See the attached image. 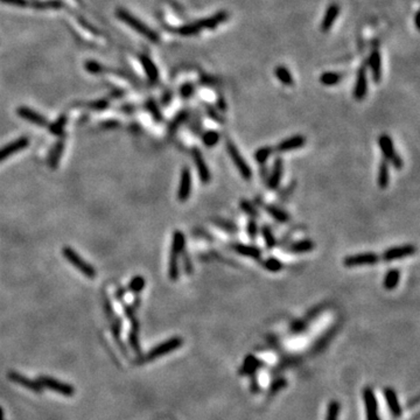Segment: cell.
Listing matches in <instances>:
<instances>
[{"mask_svg": "<svg viewBox=\"0 0 420 420\" xmlns=\"http://www.w3.org/2000/svg\"><path fill=\"white\" fill-rule=\"evenodd\" d=\"M186 250V236L180 230H175L172 237V248L168 261V277L172 281L180 278V260L182 252Z\"/></svg>", "mask_w": 420, "mask_h": 420, "instance_id": "cell-1", "label": "cell"}, {"mask_svg": "<svg viewBox=\"0 0 420 420\" xmlns=\"http://www.w3.org/2000/svg\"><path fill=\"white\" fill-rule=\"evenodd\" d=\"M273 154H275V148H273L272 146L266 145L257 148L256 152L253 153V158L254 161H256L258 165H264L269 161V159L272 157Z\"/></svg>", "mask_w": 420, "mask_h": 420, "instance_id": "cell-30", "label": "cell"}, {"mask_svg": "<svg viewBox=\"0 0 420 420\" xmlns=\"http://www.w3.org/2000/svg\"><path fill=\"white\" fill-rule=\"evenodd\" d=\"M295 188H297V181L295 180H292V181H289L287 185H286L284 188H281L278 193V201L281 202V203H284L288 200L289 197H291V195L293 194Z\"/></svg>", "mask_w": 420, "mask_h": 420, "instance_id": "cell-40", "label": "cell"}, {"mask_svg": "<svg viewBox=\"0 0 420 420\" xmlns=\"http://www.w3.org/2000/svg\"><path fill=\"white\" fill-rule=\"evenodd\" d=\"M225 149L228 152L230 159H231L232 164L235 165L236 169L238 170L239 175L243 177V180L245 181H250L253 176V172H252L250 165L248 164V161L245 160V158L243 157V154L239 151L237 145L232 141L231 139L225 140Z\"/></svg>", "mask_w": 420, "mask_h": 420, "instance_id": "cell-2", "label": "cell"}, {"mask_svg": "<svg viewBox=\"0 0 420 420\" xmlns=\"http://www.w3.org/2000/svg\"><path fill=\"white\" fill-rule=\"evenodd\" d=\"M378 147L381 149L383 158L391 164L392 166L396 168L397 170H400L404 167L403 158L397 153L396 148H394L393 140L387 133H383L378 137Z\"/></svg>", "mask_w": 420, "mask_h": 420, "instance_id": "cell-3", "label": "cell"}, {"mask_svg": "<svg viewBox=\"0 0 420 420\" xmlns=\"http://www.w3.org/2000/svg\"><path fill=\"white\" fill-rule=\"evenodd\" d=\"M381 261V257L375 252H361V253L350 254L343 258V265L345 267H360L372 266Z\"/></svg>", "mask_w": 420, "mask_h": 420, "instance_id": "cell-6", "label": "cell"}, {"mask_svg": "<svg viewBox=\"0 0 420 420\" xmlns=\"http://www.w3.org/2000/svg\"><path fill=\"white\" fill-rule=\"evenodd\" d=\"M8 378H11L12 381L17 383V384H20V385H23V387H25V388L29 389V390L36 392V393H41L42 385L40 384L39 382L30 381V379L26 378V377H25V376L20 375V373L13 372V371L8 373Z\"/></svg>", "mask_w": 420, "mask_h": 420, "instance_id": "cell-23", "label": "cell"}, {"mask_svg": "<svg viewBox=\"0 0 420 420\" xmlns=\"http://www.w3.org/2000/svg\"><path fill=\"white\" fill-rule=\"evenodd\" d=\"M366 93H368V69H366V65L362 64L357 71L353 96L357 101H362L366 97Z\"/></svg>", "mask_w": 420, "mask_h": 420, "instance_id": "cell-13", "label": "cell"}, {"mask_svg": "<svg viewBox=\"0 0 420 420\" xmlns=\"http://www.w3.org/2000/svg\"><path fill=\"white\" fill-rule=\"evenodd\" d=\"M62 254H63V257L69 261L71 265L76 267L81 273H83V275L88 277V278H95L96 275H97L95 267L89 265V264L71 248L65 247L62 249Z\"/></svg>", "mask_w": 420, "mask_h": 420, "instance_id": "cell-5", "label": "cell"}, {"mask_svg": "<svg viewBox=\"0 0 420 420\" xmlns=\"http://www.w3.org/2000/svg\"><path fill=\"white\" fill-rule=\"evenodd\" d=\"M210 221L214 226H216V228L220 229L221 231L229 233V235H236V233L239 232V228L237 224L228 219H223V217L216 216V217H213Z\"/></svg>", "mask_w": 420, "mask_h": 420, "instance_id": "cell-22", "label": "cell"}, {"mask_svg": "<svg viewBox=\"0 0 420 420\" xmlns=\"http://www.w3.org/2000/svg\"><path fill=\"white\" fill-rule=\"evenodd\" d=\"M0 420H4L2 419V410L1 409H0Z\"/></svg>", "mask_w": 420, "mask_h": 420, "instance_id": "cell-59", "label": "cell"}, {"mask_svg": "<svg viewBox=\"0 0 420 420\" xmlns=\"http://www.w3.org/2000/svg\"><path fill=\"white\" fill-rule=\"evenodd\" d=\"M63 149H64V142L61 140V141L56 142L54 147H53V149L51 151V153H49L48 164L53 169H55V168L57 167L58 163H60V159H61L62 153H63Z\"/></svg>", "mask_w": 420, "mask_h": 420, "instance_id": "cell-34", "label": "cell"}, {"mask_svg": "<svg viewBox=\"0 0 420 420\" xmlns=\"http://www.w3.org/2000/svg\"><path fill=\"white\" fill-rule=\"evenodd\" d=\"M315 249V243L310 238H303L299 241L289 242L284 248L287 253L291 254H304L313 251Z\"/></svg>", "mask_w": 420, "mask_h": 420, "instance_id": "cell-16", "label": "cell"}, {"mask_svg": "<svg viewBox=\"0 0 420 420\" xmlns=\"http://www.w3.org/2000/svg\"><path fill=\"white\" fill-rule=\"evenodd\" d=\"M28 145H29V139L26 138V137H23V138H19L14 140V141L9 142L4 147H1L0 148V163L5 161L8 157L17 153V152L23 151Z\"/></svg>", "mask_w": 420, "mask_h": 420, "instance_id": "cell-18", "label": "cell"}, {"mask_svg": "<svg viewBox=\"0 0 420 420\" xmlns=\"http://www.w3.org/2000/svg\"><path fill=\"white\" fill-rule=\"evenodd\" d=\"M146 285L145 278L141 276H137L130 281L129 284V289L131 292H133V293H140V292L142 291Z\"/></svg>", "mask_w": 420, "mask_h": 420, "instance_id": "cell-43", "label": "cell"}, {"mask_svg": "<svg viewBox=\"0 0 420 420\" xmlns=\"http://www.w3.org/2000/svg\"><path fill=\"white\" fill-rule=\"evenodd\" d=\"M400 277V270L397 269V267H392V269L388 270V272L384 276V279H383V287L387 291H393L399 285Z\"/></svg>", "mask_w": 420, "mask_h": 420, "instance_id": "cell-24", "label": "cell"}, {"mask_svg": "<svg viewBox=\"0 0 420 420\" xmlns=\"http://www.w3.org/2000/svg\"><path fill=\"white\" fill-rule=\"evenodd\" d=\"M189 116H191V112H189V110L180 111L179 113L173 118L172 121L169 123V125H168V132L175 133L176 131L183 125V124H186L187 121H188Z\"/></svg>", "mask_w": 420, "mask_h": 420, "instance_id": "cell-29", "label": "cell"}, {"mask_svg": "<svg viewBox=\"0 0 420 420\" xmlns=\"http://www.w3.org/2000/svg\"><path fill=\"white\" fill-rule=\"evenodd\" d=\"M201 140L202 144L204 147L207 148H213L220 142L221 140V133L217 130H207L202 131L201 133Z\"/></svg>", "mask_w": 420, "mask_h": 420, "instance_id": "cell-26", "label": "cell"}, {"mask_svg": "<svg viewBox=\"0 0 420 420\" xmlns=\"http://www.w3.org/2000/svg\"><path fill=\"white\" fill-rule=\"evenodd\" d=\"M34 7L41 8V9L60 8V7H62V2L58 1V0H48V1L35 2V4H34Z\"/></svg>", "mask_w": 420, "mask_h": 420, "instance_id": "cell-47", "label": "cell"}, {"mask_svg": "<svg viewBox=\"0 0 420 420\" xmlns=\"http://www.w3.org/2000/svg\"><path fill=\"white\" fill-rule=\"evenodd\" d=\"M368 65L370 71H371L373 82L379 83V81L382 79V57L377 48H373L371 53H370Z\"/></svg>", "mask_w": 420, "mask_h": 420, "instance_id": "cell-19", "label": "cell"}, {"mask_svg": "<svg viewBox=\"0 0 420 420\" xmlns=\"http://www.w3.org/2000/svg\"><path fill=\"white\" fill-rule=\"evenodd\" d=\"M385 396H387L388 404H389V406H390L391 412L393 413V415L396 417L399 416L400 415V406H399V403H398V400H397V396H396V393H394V391L391 390V389H387V390H385Z\"/></svg>", "mask_w": 420, "mask_h": 420, "instance_id": "cell-39", "label": "cell"}, {"mask_svg": "<svg viewBox=\"0 0 420 420\" xmlns=\"http://www.w3.org/2000/svg\"><path fill=\"white\" fill-rule=\"evenodd\" d=\"M86 69H88L90 73H101V71H103V67L98 63H96V62H88V63H86Z\"/></svg>", "mask_w": 420, "mask_h": 420, "instance_id": "cell-51", "label": "cell"}, {"mask_svg": "<svg viewBox=\"0 0 420 420\" xmlns=\"http://www.w3.org/2000/svg\"><path fill=\"white\" fill-rule=\"evenodd\" d=\"M247 233L251 241H256L258 235H259V226H258L257 221L254 219H249L247 223Z\"/></svg>", "mask_w": 420, "mask_h": 420, "instance_id": "cell-44", "label": "cell"}, {"mask_svg": "<svg viewBox=\"0 0 420 420\" xmlns=\"http://www.w3.org/2000/svg\"><path fill=\"white\" fill-rule=\"evenodd\" d=\"M364 398H365L366 410H368V420H378L377 404H376L375 396H373L372 391L370 389H365Z\"/></svg>", "mask_w": 420, "mask_h": 420, "instance_id": "cell-27", "label": "cell"}, {"mask_svg": "<svg viewBox=\"0 0 420 420\" xmlns=\"http://www.w3.org/2000/svg\"><path fill=\"white\" fill-rule=\"evenodd\" d=\"M306 137L303 135H294L292 137H288L281 141H279L275 147V153L278 154H284L288 153V152L297 151V149L304 147L306 145Z\"/></svg>", "mask_w": 420, "mask_h": 420, "instance_id": "cell-12", "label": "cell"}, {"mask_svg": "<svg viewBox=\"0 0 420 420\" xmlns=\"http://www.w3.org/2000/svg\"><path fill=\"white\" fill-rule=\"evenodd\" d=\"M188 121H191L189 123V129L193 133H194L195 136H200L202 133V131H203V125H202V118H201V113L198 111H196L195 114H193L191 117L189 116Z\"/></svg>", "mask_w": 420, "mask_h": 420, "instance_id": "cell-38", "label": "cell"}, {"mask_svg": "<svg viewBox=\"0 0 420 420\" xmlns=\"http://www.w3.org/2000/svg\"><path fill=\"white\" fill-rule=\"evenodd\" d=\"M239 209H241L245 215H248L250 219L257 220L260 217L259 210L257 209L256 204H254L252 201L248 200V198H242V200L239 201Z\"/></svg>", "mask_w": 420, "mask_h": 420, "instance_id": "cell-33", "label": "cell"}, {"mask_svg": "<svg viewBox=\"0 0 420 420\" xmlns=\"http://www.w3.org/2000/svg\"><path fill=\"white\" fill-rule=\"evenodd\" d=\"M259 166H260V168H259V176H260V179L263 180L264 182H265L266 179H267V176H269V168H267V165L266 164L259 165Z\"/></svg>", "mask_w": 420, "mask_h": 420, "instance_id": "cell-53", "label": "cell"}, {"mask_svg": "<svg viewBox=\"0 0 420 420\" xmlns=\"http://www.w3.org/2000/svg\"><path fill=\"white\" fill-rule=\"evenodd\" d=\"M2 2H6V4L9 5H15V6H21V7H24V6H27L28 2L27 0H1Z\"/></svg>", "mask_w": 420, "mask_h": 420, "instance_id": "cell-54", "label": "cell"}, {"mask_svg": "<svg viewBox=\"0 0 420 420\" xmlns=\"http://www.w3.org/2000/svg\"><path fill=\"white\" fill-rule=\"evenodd\" d=\"M259 231L261 233V236H263L264 243H265V248L267 250H272V249H275L277 247V242L278 241H277L272 228H271L270 225H267V224H264Z\"/></svg>", "mask_w": 420, "mask_h": 420, "instance_id": "cell-31", "label": "cell"}, {"mask_svg": "<svg viewBox=\"0 0 420 420\" xmlns=\"http://www.w3.org/2000/svg\"><path fill=\"white\" fill-rule=\"evenodd\" d=\"M275 74L277 79L284 84V85L292 86L294 84V80H293V76H292L291 71H289L286 67H284V65H279V67H277L275 70Z\"/></svg>", "mask_w": 420, "mask_h": 420, "instance_id": "cell-37", "label": "cell"}, {"mask_svg": "<svg viewBox=\"0 0 420 420\" xmlns=\"http://www.w3.org/2000/svg\"><path fill=\"white\" fill-rule=\"evenodd\" d=\"M194 92H195V86L194 84L191 82L185 83L181 88H180V95H181V97L183 99H189L191 97H193Z\"/></svg>", "mask_w": 420, "mask_h": 420, "instance_id": "cell-46", "label": "cell"}, {"mask_svg": "<svg viewBox=\"0 0 420 420\" xmlns=\"http://www.w3.org/2000/svg\"><path fill=\"white\" fill-rule=\"evenodd\" d=\"M182 338L181 337H172L169 338V340L163 342V343H160L157 347H154L153 349H152L149 353L146 355V357L144 359V361H153L155 359H158V357L164 356V355H166L168 353H170V351L177 349V348H180L182 345Z\"/></svg>", "mask_w": 420, "mask_h": 420, "instance_id": "cell-10", "label": "cell"}, {"mask_svg": "<svg viewBox=\"0 0 420 420\" xmlns=\"http://www.w3.org/2000/svg\"><path fill=\"white\" fill-rule=\"evenodd\" d=\"M389 183H390V164L383 158L378 165L377 185L381 189H387Z\"/></svg>", "mask_w": 420, "mask_h": 420, "instance_id": "cell-25", "label": "cell"}, {"mask_svg": "<svg viewBox=\"0 0 420 420\" xmlns=\"http://www.w3.org/2000/svg\"><path fill=\"white\" fill-rule=\"evenodd\" d=\"M117 125H118V123L116 120H108V123L104 124L105 127H113V126H117Z\"/></svg>", "mask_w": 420, "mask_h": 420, "instance_id": "cell-57", "label": "cell"}, {"mask_svg": "<svg viewBox=\"0 0 420 420\" xmlns=\"http://www.w3.org/2000/svg\"><path fill=\"white\" fill-rule=\"evenodd\" d=\"M192 158H193V161H194L196 170H197L198 177H200V181L203 183V185H208V183H210L211 172L201 149L198 147H193Z\"/></svg>", "mask_w": 420, "mask_h": 420, "instance_id": "cell-9", "label": "cell"}, {"mask_svg": "<svg viewBox=\"0 0 420 420\" xmlns=\"http://www.w3.org/2000/svg\"><path fill=\"white\" fill-rule=\"evenodd\" d=\"M215 107H216L217 110L220 112H225L226 109H228V105H226V101L225 98L223 97V96H219L216 99V103H215Z\"/></svg>", "mask_w": 420, "mask_h": 420, "instance_id": "cell-49", "label": "cell"}, {"mask_svg": "<svg viewBox=\"0 0 420 420\" xmlns=\"http://www.w3.org/2000/svg\"><path fill=\"white\" fill-rule=\"evenodd\" d=\"M282 176H284V160L281 157H276L273 160L271 170H269V176L266 179V188L271 192L279 191L281 185Z\"/></svg>", "mask_w": 420, "mask_h": 420, "instance_id": "cell-8", "label": "cell"}, {"mask_svg": "<svg viewBox=\"0 0 420 420\" xmlns=\"http://www.w3.org/2000/svg\"><path fill=\"white\" fill-rule=\"evenodd\" d=\"M230 248L232 249L233 252L239 254V256L247 257V258H252V259L260 260L263 257V250L260 248H258L257 245L252 244H243V243H233L230 245Z\"/></svg>", "mask_w": 420, "mask_h": 420, "instance_id": "cell-15", "label": "cell"}, {"mask_svg": "<svg viewBox=\"0 0 420 420\" xmlns=\"http://www.w3.org/2000/svg\"><path fill=\"white\" fill-rule=\"evenodd\" d=\"M338 14H340V6L337 4H332L328 6L321 21V30L323 33H327L331 29L332 26L336 21V19H337Z\"/></svg>", "mask_w": 420, "mask_h": 420, "instance_id": "cell-20", "label": "cell"}, {"mask_svg": "<svg viewBox=\"0 0 420 420\" xmlns=\"http://www.w3.org/2000/svg\"><path fill=\"white\" fill-rule=\"evenodd\" d=\"M172 97H173L172 91L165 92V95H164V97H163V104L164 105H169L170 102H172Z\"/></svg>", "mask_w": 420, "mask_h": 420, "instance_id": "cell-56", "label": "cell"}, {"mask_svg": "<svg viewBox=\"0 0 420 420\" xmlns=\"http://www.w3.org/2000/svg\"><path fill=\"white\" fill-rule=\"evenodd\" d=\"M261 266L264 267L266 271H269L271 273H278L280 271L284 270V263L275 256H270L266 258H261L260 259Z\"/></svg>", "mask_w": 420, "mask_h": 420, "instance_id": "cell-28", "label": "cell"}, {"mask_svg": "<svg viewBox=\"0 0 420 420\" xmlns=\"http://www.w3.org/2000/svg\"><path fill=\"white\" fill-rule=\"evenodd\" d=\"M196 236H197V237H202V238H205V239H208V241H213V237H211V235L208 231H204V230H201V229H198V230H196V233H195Z\"/></svg>", "mask_w": 420, "mask_h": 420, "instance_id": "cell-55", "label": "cell"}, {"mask_svg": "<svg viewBox=\"0 0 420 420\" xmlns=\"http://www.w3.org/2000/svg\"><path fill=\"white\" fill-rule=\"evenodd\" d=\"M18 114L21 118H24V119H26L28 121H30V123L35 124L37 126H47L48 125V121L43 116H41L40 113H37L32 109H28V108H20L18 109Z\"/></svg>", "mask_w": 420, "mask_h": 420, "instance_id": "cell-21", "label": "cell"}, {"mask_svg": "<svg viewBox=\"0 0 420 420\" xmlns=\"http://www.w3.org/2000/svg\"><path fill=\"white\" fill-rule=\"evenodd\" d=\"M202 105H203L205 114H207V116L209 117L211 120H214L215 123L220 124V125H223V124H225V118H224L222 114H221V112L217 110L215 105H211L207 102H202Z\"/></svg>", "mask_w": 420, "mask_h": 420, "instance_id": "cell-36", "label": "cell"}, {"mask_svg": "<svg viewBox=\"0 0 420 420\" xmlns=\"http://www.w3.org/2000/svg\"><path fill=\"white\" fill-rule=\"evenodd\" d=\"M419 14H420V12L418 11L416 13V18H415V21H416V27H417V29H419Z\"/></svg>", "mask_w": 420, "mask_h": 420, "instance_id": "cell-58", "label": "cell"}, {"mask_svg": "<svg viewBox=\"0 0 420 420\" xmlns=\"http://www.w3.org/2000/svg\"><path fill=\"white\" fill-rule=\"evenodd\" d=\"M109 105V103L107 101H98V102H93L90 104V107L95 109V110H104V109H107Z\"/></svg>", "mask_w": 420, "mask_h": 420, "instance_id": "cell-52", "label": "cell"}, {"mask_svg": "<svg viewBox=\"0 0 420 420\" xmlns=\"http://www.w3.org/2000/svg\"><path fill=\"white\" fill-rule=\"evenodd\" d=\"M417 252V247L413 244H403V245H397V247H391L385 250L382 253L381 259L384 263H391V261L403 259V258H407L416 254Z\"/></svg>", "mask_w": 420, "mask_h": 420, "instance_id": "cell-7", "label": "cell"}, {"mask_svg": "<svg viewBox=\"0 0 420 420\" xmlns=\"http://www.w3.org/2000/svg\"><path fill=\"white\" fill-rule=\"evenodd\" d=\"M343 73H336V71H326L320 76V82L326 86H334L343 80Z\"/></svg>", "mask_w": 420, "mask_h": 420, "instance_id": "cell-32", "label": "cell"}, {"mask_svg": "<svg viewBox=\"0 0 420 420\" xmlns=\"http://www.w3.org/2000/svg\"><path fill=\"white\" fill-rule=\"evenodd\" d=\"M180 265H182L183 272H185L187 276L193 275V272H194V265H193L192 258H191V256H189L188 250H187V249L182 252L181 260H180Z\"/></svg>", "mask_w": 420, "mask_h": 420, "instance_id": "cell-41", "label": "cell"}, {"mask_svg": "<svg viewBox=\"0 0 420 420\" xmlns=\"http://www.w3.org/2000/svg\"><path fill=\"white\" fill-rule=\"evenodd\" d=\"M65 123H67V117L61 116L54 124H52V125L49 126V131H51V133H53L54 136L63 135V127Z\"/></svg>", "mask_w": 420, "mask_h": 420, "instance_id": "cell-45", "label": "cell"}, {"mask_svg": "<svg viewBox=\"0 0 420 420\" xmlns=\"http://www.w3.org/2000/svg\"><path fill=\"white\" fill-rule=\"evenodd\" d=\"M141 62L142 65H144V69L146 71V75H147L148 80L151 81L152 83H155L159 79V71L157 69V67H155V64L152 62V60L147 56L142 55L141 56Z\"/></svg>", "mask_w": 420, "mask_h": 420, "instance_id": "cell-35", "label": "cell"}, {"mask_svg": "<svg viewBox=\"0 0 420 420\" xmlns=\"http://www.w3.org/2000/svg\"><path fill=\"white\" fill-rule=\"evenodd\" d=\"M146 109H147L149 113L152 114V117L154 118V120H157L158 123H161L164 119L163 113H161L160 108H159V105L157 104V102L154 101V99H148L147 102H146Z\"/></svg>", "mask_w": 420, "mask_h": 420, "instance_id": "cell-42", "label": "cell"}, {"mask_svg": "<svg viewBox=\"0 0 420 420\" xmlns=\"http://www.w3.org/2000/svg\"><path fill=\"white\" fill-rule=\"evenodd\" d=\"M259 203L263 205L264 210L266 211L267 215L276 221L279 224H286L291 221V215L286 211L284 208L276 203H265L264 201H259Z\"/></svg>", "mask_w": 420, "mask_h": 420, "instance_id": "cell-14", "label": "cell"}, {"mask_svg": "<svg viewBox=\"0 0 420 420\" xmlns=\"http://www.w3.org/2000/svg\"><path fill=\"white\" fill-rule=\"evenodd\" d=\"M117 15H118V18L120 19V20H123L124 23L132 27L133 29H136L137 32L142 34V35H144L146 39H148L149 41H152V42H158L159 41L158 34L155 33L154 30H152L151 28H148L145 24H142L141 21L133 17V15L127 13L126 11H124V9H118Z\"/></svg>", "mask_w": 420, "mask_h": 420, "instance_id": "cell-4", "label": "cell"}, {"mask_svg": "<svg viewBox=\"0 0 420 420\" xmlns=\"http://www.w3.org/2000/svg\"><path fill=\"white\" fill-rule=\"evenodd\" d=\"M39 383L41 385H45V387L51 389V390H54L56 392H58V393L63 394V396L70 397L75 393L73 387H70V385L65 384V383H62L60 381H57V379H54L52 377L41 376V377L39 378Z\"/></svg>", "mask_w": 420, "mask_h": 420, "instance_id": "cell-17", "label": "cell"}, {"mask_svg": "<svg viewBox=\"0 0 420 420\" xmlns=\"http://www.w3.org/2000/svg\"><path fill=\"white\" fill-rule=\"evenodd\" d=\"M137 333L138 332H131L130 334V343L132 345V348L135 349L137 353L139 351V342H138V336H137Z\"/></svg>", "mask_w": 420, "mask_h": 420, "instance_id": "cell-50", "label": "cell"}, {"mask_svg": "<svg viewBox=\"0 0 420 420\" xmlns=\"http://www.w3.org/2000/svg\"><path fill=\"white\" fill-rule=\"evenodd\" d=\"M338 411H340V405H338L337 401H332L331 405H329L327 420H337Z\"/></svg>", "mask_w": 420, "mask_h": 420, "instance_id": "cell-48", "label": "cell"}, {"mask_svg": "<svg viewBox=\"0 0 420 420\" xmlns=\"http://www.w3.org/2000/svg\"><path fill=\"white\" fill-rule=\"evenodd\" d=\"M193 188V176L192 170L188 166H185L181 170V175H180L179 189H177L176 197L180 202H186L189 200L192 194Z\"/></svg>", "mask_w": 420, "mask_h": 420, "instance_id": "cell-11", "label": "cell"}]
</instances>
